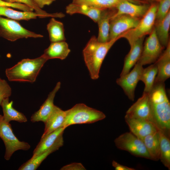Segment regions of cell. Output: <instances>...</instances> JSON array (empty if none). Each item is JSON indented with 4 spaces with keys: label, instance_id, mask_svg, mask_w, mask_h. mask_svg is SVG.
<instances>
[{
    "label": "cell",
    "instance_id": "8fae6325",
    "mask_svg": "<svg viewBox=\"0 0 170 170\" xmlns=\"http://www.w3.org/2000/svg\"><path fill=\"white\" fill-rule=\"evenodd\" d=\"M140 19L126 14L113 16L110 21L109 41L135 27Z\"/></svg>",
    "mask_w": 170,
    "mask_h": 170
},
{
    "label": "cell",
    "instance_id": "d4e9b609",
    "mask_svg": "<svg viewBox=\"0 0 170 170\" xmlns=\"http://www.w3.org/2000/svg\"><path fill=\"white\" fill-rule=\"evenodd\" d=\"M170 12L162 20L155 22L154 28L157 37L161 44L166 47L170 42Z\"/></svg>",
    "mask_w": 170,
    "mask_h": 170
},
{
    "label": "cell",
    "instance_id": "3957f363",
    "mask_svg": "<svg viewBox=\"0 0 170 170\" xmlns=\"http://www.w3.org/2000/svg\"><path fill=\"white\" fill-rule=\"evenodd\" d=\"M48 60L43 54L35 59H23L12 67L7 69L6 75L10 81L33 83Z\"/></svg>",
    "mask_w": 170,
    "mask_h": 170
},
{
    "label": "cell",
    "instance_id": "484cf974",
    "mask_svg": "<svg viewBox=\"0 0 170 170\" xmlns=\"http://www.w3.org/2000/svg\"><path fill=\"white\" fill-rule=\"evenodd\" d=\"M1 16L16 20H28L39 17V15L35 12L18 11L5 6H0V16Z\"/></svg>",
    "mask_w": 170,
    "mask_h": 170
},
{
    "label": "cell",
    "instance_id": "44dd1931",
    "mask_svg": "<svg viewBox=\"0 0 170 170\" xmlns=\"http://www.w3.org/2000/svg\"><path fill=\"white\" fill-rule=\"evenodd\" d=\"M66 13L70 15L80 14L85 15L97 23L102 10L89 6L72 3L66 7Z\"/></svg>",
    "mask_w": 170,
    "mask_h": 170
},
{
    "label": "cell",
    "instance_id": "7402d4cb",
    "mask_svg": "<svg viewBox=\"0 0 170 170\" xmlns=\"http://www.w3.org/2000/svg\"><path fill=\"white\" fill-rule=\"evenodd\" d=\"M68 43L65 41L51 42L45 50L43 54L48 60L53 59H65L70 52Z\"/></svg>",
    "mask_w": 170,
    "mask_h": 170
},
{
    "label": "cell",
    "instance_id": "f546056e",
    "mask_svg": "<svg viewBox=\"0 0 170 170\" xmlns=\"http://www.w3.org/2000/svg\"><path fill=\"white\" fill-rule=\"evenodd\" d=\"M58 147H54L44 152L31 158L23 164L19 168V170H35L37 169L42 162L51 153L59 149Z\"/></svg>",
    "mask_w": 170,
    "mask_h": 170
},
{
    "label": "cell",
    "instance_id": "e0dca14e",
    "mask_svg": "<svg viewBox=\"0 0 170 170\" xmlns=\"http://www.w3.org/2000/svg\"><path fill=\"white\" fill-rule=\"evenodd\" d=\"M144 37H143L138 39L130 45V49L124 59L120 76L128 73L139 59L142 51Z\"/></svg>",
    "mask_w": 170,
    "mask_h": 170
},
{
    "label": "cell",
    "instance_id": "9c48e42d",
    "mask_svg": "<svg viewBox=\"0 0 170 170\" xmlns=\"http://www.w3.org/2000/svg\"><path fill=\"white\" fill-rule=\"evenodd\" d=\"M144 42L142 52L138 61L142 65L154 63L165 48L160 43L154 28Z\"/></svg>",
    "mask_w": 170,
    "mask_h": 170
},
{
    "label": "cell",
    "instance_id": "e575fe53",
    "mask_svg": "<svg viewBox=\"0 0 170 170\" xmlns=\"http://www.w3.org/2000/svg\"><path fill=\"white\" fill-rule=\"evenodd\" d=\"M0 6H5L19 9L23 11H31L32 8L28 6L19 3H8L0 0Z\"/></svg>",
    "mask_w": 170,
    "mask_h": 170
},
{
    "label": "cell",
    "instance_id": "836d02e7",
    "mask_svg": "<svg viewBox=\"0 0 170 170\" xmlns=\"http://www.w3.org/2000/svg\"><path fill=\"white\" fill-rule=\"evenodd\" d=\"M12 93V90L7 82L0 77V105L3 100L9 98Z\"/></svg>",
    "mask_w": 170,
    "mask_h": 170
},
{
    "label": "cell",
    "instance_id": "7a4b0ae2",
    "mask_svg": "<svg viewBox=\"0 0 170 170\" xmlns=\"http://www.w3.org/2000/svg\"><path fill=\"white\" fill-rule=\"evenodd\" d=\"M120 38L121 35L105 42H99L95 36H92L89 40L82 53L91 79L96 80L99 78L100 68L105 57L112 46Z\"/></svg>",
    "mask_w": 170,
    "mask_h": 170
},
{
    "label": "cell",
    "instance_id": "6da1fadb",
    "mask_svg": "<svg viewBox=\"0 0 170 170\" xmlns=\"http://www.w3.org/2000/svg\"><path fill=\"white\" fill-rule=\"evenodd\" d=\"M149 95L154 123L170 137V103L164 83L155 82Z\"/></svg>",
    "mask_w": 170,
    "mask_h": 170
},
{
    "label": "cell",
    "instance_id": "83f0119b",
    "mask_svg": "<svg viewBox=\"0 0 170 170\" xmlns=\"http://www.w3.org/2000/svg\"><path fill=\"white\" fill-rule=\"evenodd\" d=\"M157 72V67L155 63L143 68L140 78V81H142L144 84L143 92H150L154 85Z\"/></svg>",
    "mask_w": 170,
    "mask_h": 170
},
{
    "label": "cell",
    "instance_id": "4dcf8cb0",
    "mask_svg": "<svg viewBox=\"0 0 170 170\" xmlns=\"http://www.w3.org/2000/svg\"><path fill=\"white\" fill-rule=\"evenodd\" d=\"M123 0H72V3L85 4L101 10L115 8Z\"/></svg>",
    "mask_w": 170,
    "mask_h": 170
},
{
    "label": "cell",
    "instance_id": "ffe728a7",
    "mask_svg": "<svg viewBox=\"0 0 170 170\" xmlns=\"http://www.w3.org/2000/svg\"><path fill=\"white\" fill-rule=\"evenodd\" d=\"M65 117V111L55 105L52 112L44 122L45 128L41 137L46 135L62 127Z\"/></svg>",
    "mask_w": 170,
    "mask_h": 170
},
{
    "label": "cell",
    "instance_id": "f35d334b",
    "mask_svg": "<svg viewBox=\"0 0 170 170\" xmlns=\"http://www.w3.org/2000/svg\"><path fill=\"white\" fill-rule=\"evenodd\" d=\"M145 3H151L154 2H158L159 0H137Z\"/></svg>",
    "mask_w": 170,
    "mask_h": 170
},
{
    "label": "cell",
    "instance_id": "74e56055",
    "mask_svg": "<svg viewBox=\"0 0 170 170\" xmlns=\"http://www.w3.org/2000/svg\"><path fill=\"white\" fill-rule=\"evenodd\" d=\"M41 8L46 5H49L55 0H32Z\"/></svg>",
    "mask_w": 170,
    "mask_h": 170
},
{
    "label": "cell",
    "instance_id": "9a60e30c",
    "mask_svg": "<svg viewBox=\"0 0 170 170\" xmlns=\"http://www.w3.org/2000/svg\"><path fill=\"white\" fill-rule=\"evenodd\" d=\"M125 119L130 132L142 140L147 135L159 130L153 123L147 120L125 116Z\"/></svg>",
    "mask_w": 170,
    "mask_h": 170
},
{
    "label": "cell",
    "instance_id": "1f68e13d",
    "mask_svg": "<svg viewBox=\"0 0 170 170\" xmlns=\"http://www.w3.org/2000/svg\"><path fill=\"white\" fill-rule=\"evenodd\" d=\"M8 3H19L24 4L32 8L38 15L39 18L48 17L62 18L64 17L65 14L61 13H49L40 8L32 0H2Z\"/></svg>",
    "mask_w": 170,
    "mask_h": 170
},
{
    "label": "cell",
    "instance_id": "603a6c76",
    "mask_svg": "<svg viewBox=\"0 0 170 170\" xmlns=\"http://www.w3.org/2000/svg\"><path fill=\"white\" fill-rule=\"evenodd\" d=\"M142 140L146 147L151 159L155 161L159 160L160 130L147 135Z\"/></svg>",
    "mask_w": 170,
    "mask_h": 170
},
{
    "label": "cell",
    "instance_id": "52a82bcc",
    "mask_svg": "<svg viewBox=\"0 0 170 170\" xmlns=\"http://www.w3.org/2000/svg\"><path fill=\"white\" fill-rule=\"evenodd\" d=\"M0 37L13 42L23 38H41L43 36L26 29L16 20L0 16Z\"/></svg>",
    "mask_w": 170,
    "mask_h": 170
},
{
    "label": "cell",
    "instance_id": "7c38bea8",
    "mask_svg": "<svg viewBox=\"0 0 170 170\" xmlns=\"http://www.w3.org/2000/svg\"><path fill=\"white\" fill-rule=\"evenodd\" d=\"M149 93L143 92L141 97L138 99L127 110L125 116L147 120L155 125L150 105Z\"/></svg>",
    "mask_w": 170,
    "mask_h": 170
},
{
    "label": "cell",
    "instance_id": "ba28073f",
    "mask_svg": "<svg viewBox=\"0 0 170 170\" xmlns=\"http://www.w3.org/2000/svg\"><path fill=\"white\" fill-rule=\"evenodd\" d=\"M114 142L119 149L136 156L151 159L143 141L130 132L122 134L115 139Z\"/></svg>",
    "mask_w": 170,
    "mask_h": 170
},
{
    "label": "cell",
    "instance_id": "f1b7e54d",
    "mask_svg": "<svg viewBox=\"0 0 170 170\" xmlns=\"http://www.w3.org/2000/svg\"><path fill=\"white\" fill-rule=\"evenodd\" d=\"M159 160L165 167L170 169V140L169 137L160 130Z\"/></svg>",
    "mask_w": 170,
    "mask_h": 170
},
{
    "label": "cell",
    "instance_id": "d590c367",
    "mask_svg": "<svg viewBox=\"0 0 170 170\" xmlns=\"http://www.w3.org/2000/svg\"><path fill=\"white\" fill-rule=\"evenodd\" d=\"M62 170H86L84 166L80 163H73L62 167Z\"/></svg>",
    "mask_w": 170,
    "mask_h": 170
},
{
    "label": "cell",
    "instance_id": "277c9868",
    "mask_svg": "<svg viewBox=\"0 0 170 170\" xmlns=\"http://www.w3.org/2000/svg\"><path fill=\"white\" fill-rule=\"evenodd\" d=\"M65 117L62 127L66 128L72 125L90 124L102 120L106 117L102 111L83 103L76 104L65 111Z\"/></svg>",
    "mask_w": 170,
    "mask_h": 170
},
{
    "label": "cell",
    "instance_id": "cb8c5ba5",
    "mask_svg": "<svg viewBox=\"0 0 170 170\" xmlns=\"http://www.w3.org/2000/svg\"><path fill=\"white\" fill-rule=\"evenodd\" d=\"M13 102L9 101V98L4 99L1 105L3 112V117L4 120L9 122L11 121H15L20 123L25 122L27 119L25 116L13 107Z\"/></svg>",
    "mask_w": 170,
    "mask_h": 170
},
{
    "label": "cell",
    "instance_id": "4316f807",
    "mask_svg": "<svg viewBox=\"0 0 170 170\" xmlns=\"http://www.w3.org/2000/svg\"><path fill=\"white\" fill-rule=\"evenodd\" d=\"M63 23L52 17L47 26L49 40L52 42L65 41Z\"/></svg>",
    "mask_w": 170,
    "mask_h": 170
},
{
    "label": "cell",
    "instance_id": "8992f818",
    "mask_svg": "<svg viewBox=\"0 0 170 170\" xmlns=\"http://www.w3.org/2000/svg\"><path fill=\"white\" fill-rule=\"evenodd\" d=\"M0 138L5 147V159L9 160L13 154L19 150H27L31 147L27 142L19 140L13 132L9 122L6 121L3 116L0 115Z\"/></svg>",
    "mask_w": 170,
    "mask_h": 170
},
{
    "label": "cell",
    "instance_id": "8d00e7d4",
    "mask_svg": "<svg viewBox=\"0 0 170 170\" xmlns=\"http://www.w3.org/2000/svg\"><path fill=\"white\" fill-rule=\"evenodd\" d=\"M112 165L116 170H135L133 168L122 165L113 160L112 162Z\"/></svg>",
    "mask_w": 170,
    "mask_h": 170
},
{
    "label": "cell",
    "instance_id": "5bb4252c",
    "mask_svg": "<svg viewBox=\"0 0 170 170\" xmlns=\"http://www.w3.org/2000/svg\"><path fill=\"white\" fill-rule=\"evenodd\" d=\"M66 128L62 127L43 137L41 139L34 150L33 157L54 147L60 148L63 146L64 140L63 135Z\"/></svg>",
    "mask_w": 170,
    "mask_h": 170
},
{
    "label": "cell",
    "instance_id": "30bf717a",
    "mask_svg": "<svg viewBox=\"0 0 170 170\" xmlns=\"http://www.w3.org/2000/svg\"><path fill=\"white\" fill-rule=\"evenodd\" d=\"M143 65L137 62L132 70L117 78L116 83L123 89L126 95L131 100L134 99L135 91L143 70Z\"/></svg>",
    "mask_w": 170,
    "mask_h": 170
},
{
    "label": "cell",
    "instance_id": "4fadbf2b",
    "mask_svg": "<svg viewBox=\"0 0 170 170\" xmlns=\"http://www.w3.org/2000/svg\"><path fill=\"white\" fill-rule=\"evenodd\" d=\"M151 3L141 4L137 0H123L116 6V13L113 16L126 14L141 19L146 14Z\"/></svg>",
    "mask_w": 170,
    "mask_h": 170
},
{
    "label": "cell",
    "instance_id": "ac0fdd59",
    "mask_svg": "<svg viewBox=\"0 0 170 170\" xmlns=\"http://www.w3.org/2000/svg\"><path fill=\"white\" fill-rule=\"evenodd\" d=\"M166 49L154 63L158 72L155 82H164L170 77V42Z\"/></svg>",
    "mask_w": 170,
    "mask_h": 170
},
{
    "label": "cell",
    "instance_id": "2e32d148",
    "mask_svg": "<svg viewBox=\"0 0 170 170\" xmlns=\"http://www.w3.org/2000/svg\"><path fill=\"white\" fill-rule=\"evenodd\" d=\"M61 83L58 82L53 90L40 107L39 109L35 112L31 117V121L33 122H45L52 112L55 105L54 104L55 94L60 88Z\"/></svg>",
    "mask_w": 170,
    "mask_h": 170
},
{
    "label": "cell",
    "instance_id": "d6986e66",
    "mask_svg": "<svg viewBox=\"0 0 170 170\" xmlns=\"http://www.w3.org/2000/svg\"><path fill=\"white\" fill-rule=\"evenodd\" d=\"M116 11L115 8L102 10L97 22L99 27V32L97 38L99 42H105L109 41L110 21Z\"/></svg>",
    "mask_w": 170,
    "mask_h": 170
},
{
    "label": "cell",
    "instance_id": "5b68a950",
    "mask_svg": "<svg viewBox=\"0 0 170 170\" xmlns=\"http://www.w3.org/2000/svg\"><path fill=\"white\" fill-rule=\"evenodd\" d=\"M157 6L158 2L152 3L138 25L121 34V38L126 39L131 45L138 39L150 34L154 28Z\"/></svg>",
    "mask_w": 170,
    "mask_h": 170
},
{
    "label": "cell",
    "instance_id": "d6a6232c",
    "mask_svg": "<svg viewBox=\"0 0 170 170\" xmlns=\"http://www.w3.org/2000/svg\"><path fill=\"white\" fill-rule=\"evenodd\" d=\"M170 0H159L156 12L155 22L164 19L170 11Z\"/></svg>",
    "mask_w": 170,
    "mask_h": 170
}]
</instances>
